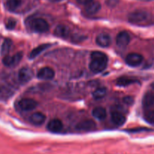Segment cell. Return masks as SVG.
Here are the masks:
<instances>
[{
  "instance_id": "26",
  "label": "cell",
  "mask_w": 154,
  "mask_h": 154,
  "mask_svg": "<svg viewBox=\"0 0 154 154\" xmlns=\"http://www.w3.org/2000/svg\"><path fill=\"white\" fill-rule=\"evenodd\" d=\"M15 26H16V21L14 19H9L7 21V23H6V28L10 30L13 29Z\"/></svg>"
},
{
  "instance_id": "20",
  "label": "cell",
  "mask_w": 154,
  "mask_h": 154,
  "mask_svg": "<svg viewBox=\"0 0 154 154\" xmlns=\"http://www.w3.org/2000/svg\"><path fill=\"white\" fill-rule=\"evenodd\" d=\"M154 104V94L151 92L145 93L142 99V105L144 108H150Z\"/></svg>"
},
{
  "instance_id": "6",
  "label": "cell",
  "mask_w": 154,
  "mask_h": 154,
  "mask_svg": "<svg viewBox=\"0 0 154 154\" xmlns=\"http://www.w3.org/2000/svg\"><path fill=\"white\" fill-rule=\"evenodd\" d=\"M38 106V102L35 100L29 98L22 99L18 102V107L20 109L24 111H30L34 110Z\"/></svg>"
},
{
  "instance_id": "23",
  "label": "cell",
  "mask_w": 154,
  "mask_h": 154,
  "mask_svg": "<svg viewBox=\"0 0 154 154\" xmlns=\"http://www.w3.org/2000/svg\"><path fill=\"white\" fill-rule=\"evenodd\" d=\"M107 93V89L105 87H99L97 88L93 93V96L96 99H101L105 97Z\"/></svg>"
},
{
  "instance_id": "31",
  "label": "cell",
  "mask_w": 154,
  "mask_h": 154,
  "mask_svg": "<svg viewBox=\"0 0 154 154\" xmlns=\"http://www.w3.org/2000/svg\"><path fill=\"white\" fill-rule=\"evenodd\" d=\"M51 1H54V2H55V1H59V0H51Z\"/></svg>"
},
{
  "instance_id": "8",
  "label": "cell",
  "mask_w": 154,
  "mask_h": 154,
  "mask_svg": "<svg viewBox=\"0 0 154 154\" xmlns=\"http://www.w3.org/2000/svg\"><path fill=\"white\" fill-rule=\"evenodd\" d=\"M130 42V36L129 33L126 31H122L117 35L116 44L119 48H126Z\"/></svg>"
},
{
  "instance_id": "4",
  "label": "cell",
  "mask_w": 154,
  "mask_h": 154,
  "mask_svg": "<svg viewBox=\"0 0 154 154\" xmlns=\"http://www.w3.org/2000/svg\"><path fill=\"white\" fill-rule=\"evenodd\" d=\"M23 58V53L18 52L14 56H6L3 58L2 63L7 67H14L17 66Z\"/></svg>"
},
{
  "instance_id": "15",
  "label": "cell",
  "mask_w": 154,
  "mask_h": 154,
  "mask_svg": "<svg viewBox=\"0 0 154 154\" xmlns=\"http://www.w3.org/2000/svg\"><path fill=\"white\" fill-rule=\"evenodd\" d=\"M70 34V29L68 26L65 25H59L54 29V35L57 37L62 38H66L69 37Z\"/></svg>"
},
{
  "instance_id": "16",
  "label": "cell",
  "mask_w": 154,
  "mask_h": 154,
  "mask_svg": "<svg viewBox=\"0 0 154 154\" xmlns=\"http://www.w3.org/2000/svg\"><path fill=\"white\" fill-rule=\"evenodd\" d=\"M111 120L117 126H122L126 122V117L122 113L119 111H114L111 113Z\"/></svg>"
},
{
  "instance_id": "25",
  "label": "cell",
  "mask_w": 154,
  "mask_h": 154,
  "mask_svg": "<svg viewBox=\"0 0 154 154\" xmlns=\"http://www.w3.org/2000/svg\"><path fill=\"white\" fill-rule=\"evenodd\" d=\"M144 120L150 124H154V110L149 111L144 114Z\"/></svg>"
},
{
  "instance_id": "2",
  "label": "cell",
  "mask_w": 154,
  "mask_h": 154,
  "mask_svg": "<svg viewBox=\"0 0 154 154\" xmlns=\"http://www.w3.org/2000/svg\"><path fill=\"white\" fill-rule=\"evenodd\" d=\"M129 21L132 24L138 26H147L153 23V16L145 11H135L129 14Z\"/></svg>"
},
{
  "instance_id": "12",
  "label": "cell",
  "mask_w": 154,
  "mask_h": 154,
  "mask_svg": "<svg viewBox=\"0 0 154 154\" xmlns=\"http://www.w3.org/2000/svg\"><path fill=\"white\" fill-rule=\"evenodd\" d=\"M96 42L99 46L102 47V48H108L111 45V38L108 34L102 33L96 37Z\"/></svg>"
},
{
  "instance_id": "7",
  "label": "cell",
  "mask_w": 154,
  "mask_h": 154,
  "mask_svg": "<svg viewBox=\"0 0 154 154\" xmlns=\"http://www.w3.org/2000/svg\"><path fill=\"white\" fill-rule=\"evenodd\" d=\"M33 78V72L29 68H22L18 72V81L21 84H26Z\"/></svg>"
},
{
  "instance_id": "21",
  "label": "cell",
  "mask_w": 154,
  "mask_h": 154,
  "mask_svg": "<svg viewBox=\"0 0 154 154\" xmlns=\"http://www.w3.org/2000/svg\"><path fill=\"white\" fill-rule=\"evenodd\" d=\"M12 47V41L10 38H5L1 47V54L3 57L8 55Z\"/></svg>"
},
{
  "instance_id": "14",
  "label": "cell",
  "mask_w": 154,
  "mask_h": 154,
  "mask_svg": "<svg viewBox=\"0 0 154 154\" xmlns=\"http://www.w3.org/2000/svg\"><path fill=\"white\" fill-rule=\"evenodd\" d=\"M14 95L11 88L5 85H0V101H7Z\"/></svg>"
},
{
  "instance_id": "19",
  "label": "cell",
  "mask_w": 154,
  "mask_h": 154,
  "mask_svg": "<svg viewBox=\"0 0 154 154\" xmlns=\"http://www.w3.org/2000/svg\"><path fill=\"white\" fill-rule=\"evenodd\" d=\"M49 47H50L49 44H43V45H39V46H38L37 48H34V49L31 51L29 57V59H31V60H33V59H35V57H37L39 54H42L43 51H45L47 48H49Z\"/></svg>"
},
{
  "instance_id": "28",
  "label": "cell",
  "mask_w": 154,
  "mask_h": 154,
  "mask_svg": "<svg viewBox=\"0 0 154 154\" xmlns=\"http://www.w3.org/2000/svg\"><path fill=\"white\" fill-rule=\"evenodd\" d=\"M123 102H124L126 105H131L133 104L134 99L132 96H126V97L123 98Z\"/></svg>"
},
{
  "instance_id": "5",
  "label": "cell",
  "mask_w": 154,
  "mask_h": 154,
  "mask_svg": "<svg viewBox=\"0 0 154 154\" xmlns=\"http://www.w3.org/2000/svg\"><path fill=\"white\" fill-rule=\"evenodd\" d=\"M144 57L142 55L137 53H131L126 57V63L131 67H138L142 63Z\"/></svg>"
},
{
  "instance_id": "9",
  "label": "cell",
  "mask_w": 154,
  "mask_h": 154,
  "mask_svg": "<svg viewBox=\"0 0 154 154\" xmlns=\"http://www.w3.org/2000/svg\"><path fill=\"white\" fill-rule=\"evenodd\" d=\"M96 128V124L93 120H86L79 122L76 125V129L79 131H84V132H89V131L94 130Z\"/></svg>"
},
{
  "instance_id": "29",
  "label": "cell",
  "mask_w": 154,
  "mask_h": 154,
  "mask_svg": "<svg viewBox=\"0 0 154 154\" xmlns=\"http://www.w3.org/2000/svg\"><path fill=\"white\" fill-rule=\"evenodd\" d=\"M79 4L81 5H87L90 4V2H93V0H77Z\"/></svg>"
},
{
  "instance_id": "30",
  "label": "cell",
  "mask_w": 154,
  "mask_h": 154,
  "mask_svg": "<svg viewBox=\"0 0 154 154\" xmlns=\"http://www.w3.org/2000/svg\"><path fill=\"white\" fill-rule=\"evenodd\" d=\"M151 87H152V88H153V90H154V82L153 83V84H152Z\"/></svg>"
},
{
  "instance_id": "22",
  "label": "cell",
  "mask_w": 154,
  "mask_h": 154,
  "mask_svg": "<svg viewBox=\"0 0 154 154\" xmlns=\"http://www.w3.org/2000/svg\"><path fill=\"white\" fill-rule=\"evenodd\" d=\"M137 82H138V81L135 79V78H130L126 77V78H120L119 79H117L116 83H117V85L120 86V87H127V86Z\"/></svg>"
},
{
  "instance_id": "13",
  "label": "cell",
  "mask_w": 154,
  "mask_h": 154,
  "mask_svg": "<svg viewBox=\"0 0 154 154\" xmlns=\"http://www.w3.org/2000/svg\"><path fill=\"white\" fill-rule=\"evenodd\" d=\"M46 116L42 112H35L29 117V122L34 126H41L45 123Z\"/></svg>"
},
{
  "instance_id": "17",
  "label": "cell",
  "mask_w": 154,
  "mask_h": 154,
  "mask_svg": "<svg viewBox=\"0 0 154 154\" xmlns=\"http://www.w3.org/2000/svg\"><path fill=\"white\" fill-rule=\"evenodd\" d=\"M101 8V5L99 2L93 1L90 4L87 5L85 7V11L88 14H95L97 13Z\"/></svg>"
},
{
  "instance_id": "27",
  "label": "cell",
  "mask_w": 154,
  "mask_h": 154,
  "mask_svg": "<svg viewBox=\"0 0 154 154\" xmlns=\"http://www.w3.org/2000/svg\"><path fill=\"white\" fill-rule=\"evenodd\" d=\"M120 0H106V5L111 8H114L119 3Z\"/></svg>"
},
{
  "instance_id": "10",
  "label": "cell",
  "mask_w": 154,
  "mask_h": 154,
  "mask_svg": "<svg viewBox=\"0 0 154 154\" xmlns=\"http://www.w3.org/2000/svg\"><path fill=\"white\" fill-rule=\"evenodd\" d=\"M55 76V72L51 67H44L38 71L37 77L42 80H51Z\"/></svg>"
},
{
  "instance_id": "3",
  "label": "cell",
  "mask_w": 154,
  "mask_h": 154,
  "mask_svg": "<svg viewBox=\"0 0 154 154\" xmlns=\"http://www.w3.org/2000/svg\"><path fill=\"white\" fill-rule=\"evenodd\" d=\"M30 27L36 32L44 33L49 30V23L42 18H35L30 22Z\"/></svg>"
},
{
  "instance_id": "1",
  "label": "cell",
  "mask_w": 154,
  "mask_h": 154,
  "mask_svg": "<svg viewBox=\"0 0 154 154\" xmlns=\"http://www.w3.org/2000/svg\"><path fill=\"white\" fill-rule=\"evenodd\" d=\"M108 66V57L101 51H93L91 54V62L90 63V71L93 73H100Z\"/></svg>"
},
{
  "instance_id": "24",
  "label": "cell",
  "mask_w": 154,
  "mask_h": 154,
  "mask_svg": "<svg viewBox=\"0 0 154 154\" xmlns=\"http://www.w3.org/2000/svg\"><path fill=\"white\" fill-rule=\"evenodd\" d=\"M22 1L21 0H8L7 2V8L8 10L15 11L20 6Z\"/></svg>"
},
{
  "instance_id": "11",
  "label": "cell",
  "mask_w": 154,
  "mask_h": 154,
  "mask_svg": "<svg viewBox=\"0 0 154 154\" xmlns=\"http://www.w3.org/2000/svg\"><path fill=\"white\" fill-rule=\"evenodd\" d=\"M63 124L59 119H53L50 120L47 126V129L51 132H59L63 129Z\"/></svg>"
},
{
  "instance_id": "18",
  "label": "cell",
  "mask_w": 154,
  "mask_h": 154,
  "mask_svg": "<svg viewBox=\"0 0 154 154\" xmlns=\"http://www.w3.org/2000/svg\"><path fill=\"white\" fill-rule=\"evenodd\" d=\"M93 117L99 120H103L106 118L107 112L106 110L102 107H96L93 110L92 112Z\"/></svg>"
}]
</instances>
